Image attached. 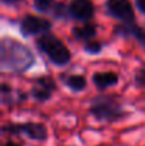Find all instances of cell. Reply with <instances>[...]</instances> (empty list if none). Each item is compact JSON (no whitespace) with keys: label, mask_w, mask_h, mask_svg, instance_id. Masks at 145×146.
<instances>
[{"label":"cell","mask_w":145,"mask_h":146,"mask_svg":"<svg viewBox=\"0 0 145 146\" xmlns=\"http://www.w3.org/2000/svg\"><path fill=\"white\" fill-rule=\"evenodd\" d=\"M0 57L3 68L23 72L34 64L31 51L21 43L10 38H3L0 44Z\"/></svg>","instance_id":"1"},{"label":"cell","mask_w":145,"mask_h":146,"mask_svg":"<svg viewBox=\"0 0 145 146\" xmlns=\"http://www.w3.org/2000/svg\"><path fill=\"white\" fill-rule=\"evenodd\" d=\"M37 47L41 50L54 64H57V65H64L71 58L70 50L63 44V41H60L53 34L44 33L41 37H39Z\"/></svg>","instance_id":"2"},{"label":"cell","mask_w":145,"mask_h":146,"mask_svg":"<svg viewBox=\"0 0 145 146\" xmlns=\"http://www.w3.org/2000/svg\"><path fill=\"white\" fill-rule=\"evenodd\" d=\"M90 112L100 121H117L124 116V111L118 99L114 97H97L94 98Z\"/></svg>","instance_id":"3"},{"label":"cell","mask_w":145,"mask_h":146,"mask_svg":"<svg viewBox=\"0 0 145 146\" xmlns=\"http://www.w3.org/2000/svg\"><path fill=\"white\" fill-rule=\"evenodd\" d=\"M3 132L13 133V135H26L34 141H46L47 139V129L41 123L27 122V123H10L3 126Z\"/></svg>","instance_id":"4"},{"label":"cell","mask_w":145,"mask_h":146,"mask_svg":"<svg viewBox=\"0 0 145 146\" xmlns=\"http://www.w3.org/2000/svg\"><path fill=\"white\" fill-rule=\"evenodd\" d=\"M107 9L110 14L118 20H122L125 23L134 21L135 13H134V7L130 0H108Z\"/></svg>","instance_id":"5"},{"label":"cell","mask_w":145,"mask_h":146,"mask_svg":"<svg viewBox=\"0 0 145 146\" xmlns=\"http://www.w3.org/2000/svg\"><path fill=\"white\" fill-rule=\"evenodd\" d=\"M50 29H51V23L46 19H41L37 16H26L20 24V30L24 36H34L39 33H47Z\"/></svg>","instance_id":"6"},{"label":"cell","mask_w":145,"mask_h":146,"mask_svg":"<svg viewBox=\"0 0 145 146\" xmlns=\"http://www.w3.org/2000/svg\"><path fill=\"white\" fill-rule=\"evenodd\" d=\"M70 14L80 21H88L94 16V6L90 0H73L70 4Z\"/></svg>","instance_id":"7"},{"label":"cell","mask_w":145,"mask_h":146,"mask_svg":"<svg viewBox=\"0 0 145 146\" xmlns=\"http://www.w3.org/2000/svg\"><path fill=\"white\" fill-rule=\"evenodd\" d=\"M54 90H55L54 81L51 78H48V77H44V78H39L34 82L31 94H33V97L36 98L37 101L43 102V101H47L48 98L51 97Z\"/></svg>","instance_id":"8"},{"label":"cell","mask_w":145,"mask_h":146,"mask_svg":"<svg viewBox=\"0 0 145 146\" xmlns=\"http://www.w3.org/2000/svg\"><path fill=\"white\" fill-rule=\"evenodd\" d=\"M114 33L120 37H134L145 48V30L137 24H120L114 29Z\"/></svg>","instance_id":"9"},{"label":"cell","mask_w":145,"mask_h":146,"mask_svg":"<svg viewBox=\"0 0 145 146\" xmlns=\"http://www.w3.org/2000/svg\"><path fill=\"white\" fill-rule=\"evenodd\" d=\"M93 82L100 90H105L118 82V75L115 72H96L93 77Z\"/></svg>","instance_id":"10"},{"label":"cell","mask_w":145,"mask_h":146,"mask_svg":"<svg viewBox=\"0 0 145 146\" xmlns=\"http://www.w3.org/2000/svg\"><path fill=\"white\" fill-rule=\"evenodd\" d=\"M73 34L76 37L77 41H90L94 36L97 34V27L96 24H91V23H87L81 27H74L73 30Z\"/></svg>","instance_id":"11"},{"label":"cell","mask_w":145,"mask_h":146,"mask_svg":"<svg viewBox=\"0 0 145 146\" xmlns=\"http://www.w3.org/2000/svg\"><path fill=\"white\" fill-rule=\"evenodd\" d=\"M65 84L73 91H83L87 85V81L83 75H70L65 78Z\"/></svg>","instance_id":"12"},{"label":"cell","mask_w":145,"mask_h":146,"mask_svg":"<svg viewBox=\"0 0 145 146\" xmlns=\"http://www.w3.org/2000/svg\"><path fill=\"white\" fill-rule=\"evenodd\" d=\"M84 48L87 52H90V54H98L100 51H101V44L98 43V41H87L86 43V46H84Z\"/></svg>","instance_id":"13"},{"label":"cell","mask_w":145,"mask_h":146,"mask_svg":"<svg viewBox=\"0 0 145 146\" xmlns=\"http://www.w3.org/2000/svg\"><path fill=\"white\" fill-rule=\"evenodd\" d=\"M68 11H70V9H67L63 3H58V4H55V7H54V16H57V17H63V16H65Z\"/></svg>","instance_id":"14"},{"label":"cell","mask_w":145,"mask_h":146,"mask_svg":"<svg viewBox=\"0 0 145 146\" xmlns=\"http://www.w3.org/2000/svg\"><path fill=\"white\" fill-rule=\"evenodd\" d=\"M51 1H53V0H34V4H36V7H37L39 10L44 11V10H47L48 7H50Z\"/></svg>","instance_id":"15"},{"label":"cell","mask_w":145,"mask_h":146,"mask_svg":"<svg viewBox=\"0 0 145 146\" xmlns=\"http://www.w3.org/2000/svg\"><path fill=\"white\" fill-rule=\"evenodd\" d=\"M135 80H137V82H138L141 87H145V70L138 71V74H137Z\"/></svg>","instance_id":"16"},{"label":"cell","mask_w":145,"mask_h":146,"mask_svg":"<svg viewBox=\"0 0 145 146\" xmlns=\"http://www.w3.org/2000/svg\"><path fill=\"white\" fill-rule=\"evenodd\" d=\"M137 7L140 11L145 13V0H137Z\"/></svg>","instance_id":"17"},{"label":"cell","mask_w":145,"mask_h":146,"mask_svg":"<svg viewBox=\"0 0 145 146\" xmlns=\"http://www.w3.org/2000/svg\"><path fill=\"white\" fill-rule=\"evenodd\" d=\"M4 4H17V3H20L21 0H1Z\"/></svg>","instance_id":"18"},{"label":"cell","mask_w":145,"mask_h":146,"mask_svg":"<svg viewBox=\"0 0 145 146\" xmlns=\"http://www.w3.org/2000/svg\"><path fill=\"white\" fill-rule=\"evenodd\" d=\"M4 146H20V145H17V143H14V142H7Z\"/></svg>","instance_id":"19"}]
</instances>
